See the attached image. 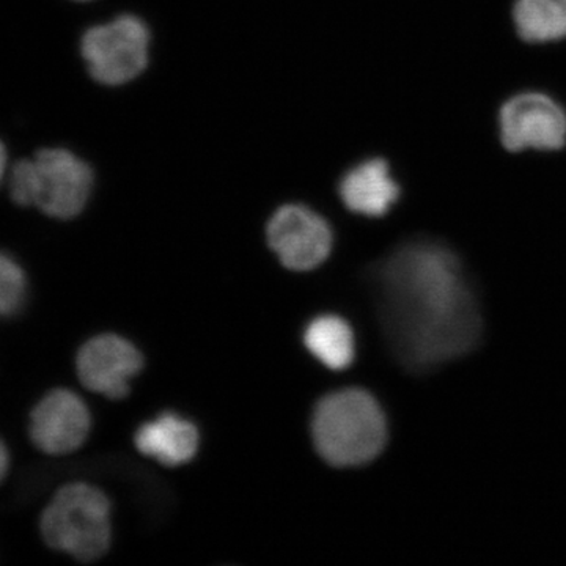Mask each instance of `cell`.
Listing matches in <instances>:
<instances>
[{"label": "cell", "mask_w": 566, "mask_h": 566, "mask_svg": "<svg viewBox=\"0 0 566 566\" xmlns=\"http://www.w3.org/2000/svg\"><path fill=\"white\" fill-rule=\"evenodd\" d=\"M513 18L527 43L566 39V0H516Z\"/></svg>", "instance_id": "4fadbf2b"}, {"label": "cell", "mask_w": 566, "mask_h": 566, "mask_svg": "<svg viewBox=\"0 0 566 566\" xmlns=\"http://www.w3.org/2000/svg\"><path fill=\"white\" fill-rule=\"evenodd\" d=\"M92 167L66 148H43L11 167L9 193L21 208H35L57 221H71L87 207L93 191Z\"/></svg>", "instance_id": "7a4b0ae2"}, {"label": "cell", "mask_w": 566, "mask_h": 566, "mask_svg": "<svg viewBox=\"0 0 566 566\" xmlns=\"http://www.w3.org/2000/svg\"><path fill=\"white\" fill-rule=\"evenodd\" d=\"M382 315L401 363L420 370L463 356L479 340L480 315L455 253L416 241L379 268Z\"/></svg>", "instance_id": "6da1fadb"}, {"label": "cell", "mask_w": 566, "mask_h": 566, "mask_svg": "<svg viewBox=\"0 0 566 566\" xmlns=\"http://www.w3.org/2000/svg\"><path fill=\"white\" fill-rule=\"evenodd\" d=\"M134 441L140 453L164 465L189 463L199 449L197 428L175 415H163L142 424Z\"/></svg>", "instance_id": "8fae6325"}, {"label": "cell", "mask_w": 566, "mask_h": 566, "mask_svg": "<svg viewBox=\"0 0 566 566\" xmlns=\"http://www.w3.org/2000/svg\"><path fill=\"white\" fill-rule=\"evenodd\" d=\"M92 415L84 398L70 387H51L29 405L24 436L40 455H73L88 441Z\"/></svg>", "instance_id": "8992f818"}, {"label": "cell", "mask_w": 566, "mask_h": 566, "mask_svg": "<svg viewBox=\"0 0 566 566\" xmlns=\"http://www.w3.org/2000/svg\"><path fill=\"white\" fill-rule=\"evenodd\" d=\"M150 39L140 18L120 14L85 31L81 39L82 59L99 84L123 85L147 69Z\"/></svg>", "instance_id": "5b68a950"}, {"label": "cell", "mask_w": 566, "mask_h": 566, "mask_svg": "<svg viewBox=\"0 0 566 566\" xmlns=\"http://www.w3.org/2000/svg\"><path fill=\"white\" fill-rule=\"evenodd\" d=\"M305 346L316 359L331 370H345L353 364L354 334L349 324L338 316H319L308 324L304 334Z\"/></svg>", "instance_id": "7c38bea8"}, {"label": "cell", "mask_w": 566, "mask_h": 566, "mask_svg": "<svg viewBox=\"0 0 566 566\" xmlns=\"http://www.w3.org/2000/svg\"><path fill=\"white\" fill-rule=\"evenodd\" d=\"M80 2H87V0H80Z\"/></svg>", "instance_id": "e0dca14e"}, {"label": "cell", "mask_w": 566, "mask_h": 566, "mask_svg": "<svg viewBox=\"0 0 566 566\" xmlns=\"http://www.w3.org/2000/svg\"><path fill=\"white\" fill-rule=\"evenodd\" d=\"M14 453L9 439L0 431V490L13 479Z\"/></svg>", "instance_id": "9a60e30c"}, {"label": "cell", "mask_w": 566, "mask_h": 566, "mask_svg": "<svg viewBox=\"0 0 566 566\" xmlns=\"http://www.w3.org/2000/svg\"><path fill=\"white\" fill-rule=\"evenodd\" d=\"M32 301V279L17 253L0 248V324L24 318Z\"/></svg>", "instance_id": "5bb4252c"}, {"label": "cell", "mask_w": 566, "mask_h": 566, "mask_svg": "<svg viewBox=\"0 0 566 566\" xmlns=\"http://www.w3.org/2000/svg\"><path fill=\"white\" fill-rule=\"evenodd\" d=\"M338 193L349 211L367 218H381L392 210L401 191L389 163L374 158L352 167L342 177Z\"/></svg>", "instance_id": "30bf717a"}, {"label": "cell", "mask_w": 566, "mask_h": 566, "mask_svg": "<svg viewBox=\"0 0 566 566\" xmlns=\"http://www.w3.org/2000/svg\"><path fill=\"white\" fill-rule=\"evenodd\" d=\"M499 132L509 151L560 150L566 142V112L545 93H520L499 112Z\"/></svg>", "instance_id": "52a82bcc"}, {"label": "cell", "mask_w": 566, "mask_h": 566, "mask_svg": "<svg viewBox=\"0 0 566 566\" xmlns=\"http://www.w3.org/2000/svg\"><path fill=\"white\" fill-rule=\"evenodd\" d=\"M7 167H9V153H7L6 145L0 140V182L6 178Z\"/></svg>", "instance_id": "2e32d148"}, {"label": "cell", "mask_w": 566, "mask_h": 566, "mask_svg": "<svg viewBox=\"0 0 566 566\" xmlns=\"http://www.w3.org/2000/svg\"><path fill=\"white\" fill-rule=\"evenodd\" d=\"M266 234L275 255L292 271L315 270L333 249L329 223L304 205L279 208L268 223Z\"/></svg>", "instance_id": "ba28073f"}, {"label": "cell", "mask_w": 566, "mask_h": 566, "mask_svg": "<svg viewBox=\"0 0 566 566\" xmlns=\"http://www.w3.org/2000/svg\"><path fill=\"white\" fill-rule=\"evenodd\" d=\"M43 545L77 562L98 560L109 551L111 502L99 488L87 482L59 486L39 513Z\"/></svg>", "instance_id": "277c9868"}, {"label": "cell", "mask_w": 566, "mask_h": 566, "mask_svg": "<svg viewBox=\"0 0 566 566\" xmlns=\"http://www.w3.org/2000/svg\"><path fill=\"white\" fill-rule=\"evenodd\" d=\"M312 433L326 463L354 468L370 463L385 449L386 416L365 390H340L327 395L316 406Z\"/></svg>", "instance_id": "3957f363"}, {"label": "cell", "mask_w": 566, "mask_h": 566, "mask_svg": "<svg viewBox=\"0 0 566 566\" xmlns=\"http://www.w3.org/2000/svg\"><path fill=\"white\" fill-rule=\"evenodd\" d=\"M140 353L114 334L95 335L77 349L74 368L82 387L96 395L120 400L129 392V381L142 370Z\"/></svg>", "instance_id": "9c48e42d"}]
</instances>
